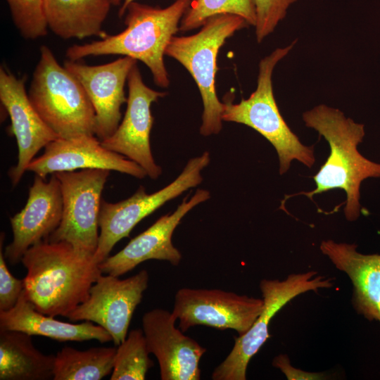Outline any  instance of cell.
<instances>
[{"instance_id":"9c48e42d","label":"cell","mask_w":380,"mask_h":380,"mask_svg":"<svg viewBox=\"0 0 380 380\" xmlns=\"http://www.w3.org/2000/svg\"><path fill=\"white\" fill-rule=\"evenodd\" d=\"M110 171L84 169L54 173L61 186L63 215L59 226L46 241L66 242L94 255L99 236L101 198Z\"/></svg>"},{"instance_id":"e0dca14e","label":"cell","mask_w":380,"mask_h":380,"mask_svg":"<svg viewBox=\"0 0 380 380\" xmlns=\"http://www.w3.org/2000/svg\"><path fill=\"white\" fill-rule=\"evenodd\" d=\"M25 81V77L18 78L1 67L0 101L9 115L18 149V163L8 171L13 186L20 182L35 155L59 138L32 106Z\"/></svg>"},{"instance_id":"4fadbf2b","label":"cell","mask_w":380,"mask_h":380,"mask_svg":"<svg viewBox=\"0 0 380 380\" xmlns=\"http://www.w3.org/2000/svg\"><path fill=\"white\" fill-rule=\"evenodd\" d=\"M176 317L155 308L142 317L149 353L156 357L162 380H199V362L206 348L175 327Z\"/></svg>"},{"instance_id":"2e32d148","label":"cell","mask_w":380,"mask_h":380,"mask_svg":"<svg viewBox=\"0 0 380 380\" xmlns=\"http://www.w3.org/2000/svg\"><path fill=\"white\" fill-rule=\"evenodd\" d=\"M62 215L58 178L52 174L48 181L36 175L25 207L10 218L13 240L4 252L9 263L16 265L31 246L47 240L59 226Z\"/></svg>"},{"instance_id":"6da1fadb","label":"cell","mask_w":380,"mask_h":380,"mask_svg":"<svg viewBox=\"0 0 380 380\" xmlns=\"http://www.w3.org/2000/svg\"><path fill=\"white\" fill-rule=\"evenodd\" d=\"M305 125L315 129L327 141L330 151L325 163L313 177L315 188L285 197L284 202L296 196H313L331 190L345 191L343 213L350 222L361 215L362 182L369 178H380V163L372 161L357 149L365 136V125L348 118L338 108L317 105L303 113Z\"/></svg>"},{"instance_id":"7a4b0ae2","label":"cell","mask_w":380,"mask_h":380,"mask_svg":"<svg viewBox=\"0 0 380 380\" xmlns=\"http://www.w3.org/2000/svg\"><path fill=\"white\" fill-rule=\"evenodd\" d=\"M27 270L25 291L35 309L67 317L84 302L103 274L94 255L68 243L42 241L31 246L21 261Z\"/></svg>"},{"instance_id":"ac0fdd59","label":"cell","mask_w":380,"mask_h":380,"mask_svg":"<svg viewBox=\"0 0 380 380\" xmlns=\"http://www.w3.org/2000/svg\"><path fill=\"white\" fill-rule=\"evenodd\" d=\"M44 148L42 155L34 158L27 168L44 179L58 172L84 169L113 170L140 179L147 176L139 165L107 149L95 135L58 138Z\"/></svg>"},{"instance_id":"f546056e","label":"cell","mask_w":380,"mask_h":380,"mask_svg":"<svg viewBox=\"0 0 380 380\" xmlns=\"http://www.w3.org/2000/svg\"><path fill=\"white\" fill-rule=\"evenodd\" d=\"M110 1L113 5H120L122 3V5L118 12L119 16L122 17L125 15L127 6L131 2L134 1V0H110ZM194 1L196 0H192V1Z\"/></svg>"},{"instance_id":"f1b7e54d","label":"cell","mask_w":380,"mask_h":380,"mask_svg":"<svg viewBox=\"0 0 380 380\" xmlns=\"http://www.w3.org/2000/svg\"><path fill=\"white\" fill-rule=\"evenodd\" d=\"M272 365L280 369L289 380H319L325 379L327 376L323 372H306L293 367L286 354L276 356L272 361Z\"/></svg>"},{"instance_id":"44dd1931","label":"cell","mask_w":380,"mask_h":380,"mask_svg":"<svg viewBox=\"0 0 380 380\" xmlns=\"http://www.w3.org/2000/svg\"><path fill=\"white\" fill-rule=\"evenodd\" d=\"M49 28L63 39L107 36L102 25L110 0H44Z\"/></svg>"},{"instance_id":"83f0119b","label":"cell","mask_w":380,"mask_h":380,"mask_svg":"<svg viewBox=\"0 0 380 380\" xmlns=\"http://www.w3.org/2000/svg\"><path fill=\"white\" fill-rule=\"evenodd\" d=\"M5 234L0 236V311H8L17 303L25 288L24 279H18L9 271L2 251Z\"/></svg>"},{"instance_id":"9a60e30c","label":"cell","mask_w":380,"mask_h":380,"mask_svg":"<svg viewBox=\"0 0 380 380\" xmlns=\"http://www.w3.org/2000/svg\"><path fill=\"white\" fill-rule=\"evenodd\" d=\"M137 60L124 56L112 62L88 65L67 60L64 67L80 82L96 113L95 135L101 141L111 136L120 123L121 107L127 103L125 84Z\"/></svg>"},{"instance_id":"d4e9b609","label":"cell","mask_w":380,"mask_h":380,"mask_svg":"<svg viewBox=\"0 0 380 380\" xmlns=\"http://www.w3.org/2000/svg\"><path fill=\"white\" fill-rule=\"evenodd\" d=\"M221 14L236 15L249 25H255V11L251 0H196L184 15L179 31L187 32L202 27L209 18Z\"/></svg>"},{"instance_id":"277c9868","label":"cell","mask_w":380,"mask_h":380,"mask_svg":"<svg viewBox=\"0 0 380 380\" xmlns=\"http://www.w3.org/2000/svg\"><path fill=\"white\" fill-rule=\"evenodd\" d=\"M296 40L279 47L259 63L257 87L246 99L238 103H223L222 121L251 127L274 148L279 159V172H288L293 160L308 168L316 162L315 146L303 144L283 118L277 106L272 87V73L277 64L293 49Z\"/></svg>"},{"instance_id":"52a82bcc","label":"cell","mask_w":380,"mask_h":380,"mask_svg":"<svg viewBox=\"0 0 380 380\" xmlns=\"http://www.w3.org/2000/svg\"><path fill=\"white\" fill-rule=\"evenodd\" d=\"M333 286L331 278L313 270L289 274L285 279H262L260 289L262 310L250 329L234 338V346L226 358L213 372V380H246L251 358L270 338L269 324L272 317L290 300L308 291Z\"/></svg>"},{"instance_id":"7402d4cb","label":"cell","mask_w":380,"mask_h":380,"mask_svg":"<svg viewBox=\"0 0 380 380\" xmlns=\"http://www.w3.org/2000/svg\"><path fill=\"white\" fill-rule=\"evenodd\" d=\"M55 355H46L34 346L32 336L0 329V380L53 379Z\"/></svg>"},{"instance_id":"8992f818","label":"cell","mask_w":380,"mask_h":380,"mask_svg":"<svg viewBox=\"0 0 380 380\" xmlns=\"http://www.w3.org/2000/svg\"><path fill=\"white\" fill-rule=\"evenodd\" d=\"M249 25L241 17L221 14L209 18L201 30L192 35L174 36L165 55L181 63L194 78L203 104L200 134H217L222 127L223 103L216 94L215 77L217 57L227 39Z\"/></svg>"},{"instance_id":"cb8c5ba5","label":"cell","mask_w":380,"mask_h":380,"mask_svg":"<svg viewBox=\"0 0 380 380\" xmlns=\"http://www.w3.org/2000/svg\"><path fill=\"white\" fill-rule=\"evenodd\" d=\"M149 354L143 330L130 331L118 346L110 379H145L148 370L153 365Z\"/></svg>"},{"instance_id":"8fae6325","label":"cell","mask_w":380,"mask_h":380,"mask_svg":"<svg viewBox=\"0 0 380 380\" xmlns=\"http://www.w3.org/2000/svg\"><path fill=\"white\" fill-rule=\"evenodd\" d=\"M148 279L146 270L124 279L102 274L91 286L87 299L67 318L71 322L96 323L110 334L118 346L127 336L132 317L142 300Z\"/></svg>"},{"instance_id":"3957f363","label":"cell","mask_w":380,"mask_h":380,"mask_svg":"<svg viewBox=\"0 0 380 380\" xmlns=\"http://www.w3.org/2000/svg\"><path fill=\"white\" fill-rule=\"evenodd\" d=\"M192 0H176L165 8L131 2L127 7L121 32L97 41L74 44L65 52L68 60L78 61L90 56L122 55L144 63L158 86H169V75L163 56Z\"/></svg>"},{"instance_id":"d6986e66","label":"cell","mask_w":380,"mask_h":380,"mask_svg":"<svg viewBox=\"0 0 380 380\" xmlns=\"http://www.w3.org/2000/svg\"><path fill=\"white\" fill-rule=\"evenodd\" d=\"M355 243L324 240L319 245L336 269L353 284L352 304L355 312L380 324V253L358 252Z\"/></svg>"},{"instance_id":"7c38bea8","label":"cell","mask_w":380,"mask_h":380,"mask_svg":"<svg viewBox=\"0 0 380 380\" xmlns=\"http://www.w3.org/2000/svg\"><path fill=\"white\" fill-rule=\"evenodd\" d=\"M128 96L127 108L122 122L115 132L101 141L107 149L122 155L139 165L152 179H158L162 168L153 157L150 135L153 123L151 106L153 102L166 96L144 82L136 64L127 77Z\"/></svg>"},{"instance_id":"30bf717a","label":"cell","mask_w":380,"mask_h":380,"mask_svg":"<svg viewBox=\"0 0 380 380\" xmlns=\"http://www.w3.org/2000/svg\"><path fill=\"white\" fill-rule=\"evenodd\" d=\"M263 308L262 298L220 289L182 288L175 296L172 314L186 331L198 325L246 333Z\"/></svg>"},{"instance_id":"ba28073f","label":"cell","mask_w":380,"mask_h":380,"mask_svg":"<svg viewBox=\"0 0 380 380\" xmlns=\"http://www.w3.org/2000/svg\"><path fill=\"white\" fill-rule=\"evenodd\" d=\"M208 151L190 159L179 175L164 188L148 194L140 186L129 198L109 203L101 200L99 215V236L94 259L98 264L105 260L114 246L128 237L134 227L167 201L203 181L201 172L210 163Z\"/></svg>"},{"instance_id":"603a6c76","label":"cell","mask_w":380,"mask_h":380,"mask_svg":"<svg viewBox=\"0 0 380 380\" xmlns=\"http://www.w3.org/2000/svg\"><path fill=\"white\" fill-rule=\"evenodd\" d=\"M117 348L79 350L63 348L55 355L53 380H100L112 373Z\"/></svg>"},{"instance_id":"484cf974","label":"cell","mask_w":380,"mask_h":380,"mask_svg":"<svg viewBox=\"0 0 380 380\" xmlns=\"http://www.w3.org/2000/svg\"><path fill=\"white\" fill-rule=\"evenodd\" d=\"M13 21L20 34L35 39L47 34L48 23L44 0H6Z\"/></svg>"},{"instance_id":"4316f807","label":"cell","mask_w":380,"mask_h":380,"mask_svg":"<svg viewBox=\"0 0 380 380\" xmlns=\"http://www.w3.org/2000/svg\"><path fill=\"white\" fill-rule=\"evenodd\" d=\"M255 11V37L258 43L274 32L297 0H251Z\"/></svg>"},{"instance_id":"5b68a950","label":"cell","mask_w":380,"mask_h":380,"mask_svg":"<svg viewBox=\"0 0 380 380\" xmlns=\"http://www.w3.org/2000/svg\"><path fill=\"white\" fill-rule=\"evenodd\" d=\"M28 96L40 117L59 138L95 135L96 113L84 89L58 63L47 46L40 47Z\"/></svg>"},{"instance_id":"ffe728a7","label":"cell","mask_w":380,"mask_h":380,"mask_svg":"<svg viewBox=\"0 0 380 380\" xmlns=\"http://www.w3.org/2000/svg\"><path fill=\"white\" fill-rule=\"evenodd\" d=\"M0 329L19 331L58 341L96 340L103 343L113 341L105 329L91 322H65L37 311L28 300L25 289L13 308L0 311Z\"/></svg>"},{"instance_id":"5bb4252c","label":"cell","mask_w":380,"mask_h":380,"mask_svg":"<svg viewBox=\"0 0 380 380\" xmlns=\"http://www.w3.org/2000/svg\"><path fill=\"white\" fill-rule=\"evenodd\" d=\"M210 197V192L202 189H197L189 200L185 197L173 213L160 217L147 229L132 239L121 251L99 263L102 273L119 277L148 260H165L172 265H178L182 254L172 243L173 232L191 209Z\"/></svg>"}]
</instances>
